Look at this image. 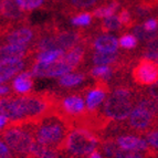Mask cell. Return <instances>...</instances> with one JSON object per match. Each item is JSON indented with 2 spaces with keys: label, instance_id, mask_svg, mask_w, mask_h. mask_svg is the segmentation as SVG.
Listing matches in <instances>:
<instances>
[{
  "label": "cell",
  "instance_id": "7c38bea8",
  "mask_svg": "<svg viewBox=\"0 0 158 158\" xmlns=\"http://www.w3.org/2000/svg\"><path fill=\"white\" fill-rule=\"evenodd\" d=\"M116 144L122 149L137 150V152L145 150V153L152 147L146 139H143L140 137L133 136V135H124V136L117 137Z\"/></svg>",
  "mask_w": 158,
  "mask_h": 158
},
{
  "label": "cell",
  "instance_id": "f35d334b",
  "mask_svg": "<svg viewBox=\"0 0 158 158\" xmlns=\"http://www.w3.org/2000/svg\"><path fill=\"white\" fill-rule=\"evenodd\" d=\"M8 117L6 115H3V114H0V129L5 128L6 126H7V124H8Z\"/></svg>",
  "mask_w": 158,
  "mask_h": 158
},
{
  "label": "cell",
  "instance_id": "ab89813d",
  "mask_svg": "<svg viewBox=\"0 0 158 158\" xmlns=\"http://www.w3.org/2000/svg\"><path fill=\"white\" fill-rule=\"evenodd\" d=\"M9 92V87L6 86V85H1L0 84V95H5Z\"/></svg>",
  "mask_w": 158,
  "mask_h": 158
},
{
  "label": "cell",
  "instance_id": "b9f144b4",
  "mask_svg": "<svg viewBox=\"0 0 158 158\" xmlns=\"http://www.w3.org/2000/svg\"><path fill=\"white\" fill-rule=\"evenodd\" d=\"M2 1H5V0H0V3H1V2H2Z\"/></svg>",
  "mask_w": 158,
  "mask_h": 158
},
{
  "label": "cell",
  "instance_id": "ffe728a7",
  "mask_svg": "<svg viewBox=\"0 0 158 158\" xmlns=\"http://www.w3.org/2000/svg\"><path fill=\"white\" fill-rule=\"evenodd\" d=\"M87 43H81L77 47L72 48L71 50H69L66 53H64V60L69 64H71L73 68H77L81 63L85 56V45Z\"/></svg>",
  "mask_w": 158,
  "mask_h": 158
},
{
  "label": "cell",
  "instance_id": "3957f363",
  "mask_svg": "<svg viewBox=\"0 0 158 158\" xmlns=\"http://www.w3.org/2000/svg\"><path fill=\"white\" fill-rule=\"evenodd\" d=\"M134 95L129 87H116L104 103V115L108 119L123 121L133 111Z\"/></svg>",
  "mask_w": 158,
  "mask_h": 158
},
{
  "label": "cell",
  "instance_id": "d590c367",
  "mask_svg": "<svg viewBox=\"0 0 158 158\" xmlns=\"http://www.w3.org/2000/svg\"><path fill=\"white\" fill-rule=\"evenodd\" d=\"M0 158H11L10 148L0 140Z\"/></svg>",
  "mask_w": 158,
  "mask_h": 158
},
{
  "label": "cell",
  "instance_id": "484cf974",
  "mask_svg": "<svg viewBox=\"0 0 158 158\" xmlns=\"http://www.w3.org/2000/svg\"><path fill=\"white\" fill-rule=\"evenodd\" d=\"M114 69L110 65H96L91 70V75L95 79H100L102 81H107L113 75Z\"/></svg>",
  "mask_w": 158,
  "mask_h": 158
},
{
  "label": "cell",
  "instance_id": "ba28073f",
  "mask_svg": "<svg viewBox=\"0 0 158 158\" xmlns=\"http://www.w3.org/2000/svg\"><path fill=\"white\" fill-rule=\"evenodd\" d=\"M59 108L62 115L65 116L72 125L73 117H77L84 113L85 103L80 95H69L62 100Z\"/></svg>",
  "mask_w": 158,
  "mask_h": 158
},
{
  "label": "cell",
  "instance_id": "6da1fadb",
  "mask_svg": "<svg viewBox=\"0 0 158 158\" xmlns=\"http://www.w3.org/2000/svg\"><path fill=\"white\" fill-rule=\"evenodd\" d=\"M70 129L71 124L60 113L59 107L54 113L44 116L37 123H33L35 140L43 145L52 146L60 150L62 149V145Z\"/></svg>",
  "mask_w": 158,
  "mask_h": 158
},
{
  "label": "cell",
  "instance_id": "836d02e7",
  "mask_svg": "<svg viewBox=\"0 0 158 158\" xmlns=\"http://www.w3.org/2000/svg\"><path fill=\"white\" fill-rule=\"evenodd\" d=\"M148 31H157L158 29V20L155 18H148L142 24Z\"/></svg>",
  "mask_w": 158,
  "mask_h": 158
},
{
  "label": "cell",
  "instance_id": "7bdbcfd3",
  "mask_svg": "<svg viewBox=\"0 0 158 158\" xmlns=\"http://www.w3.org/2000/svg\"><path fill=\"white\" fill-rule=\"evenodd\" d=\"M0 8H1V3H0Z\"/></svg>",
  "mask_w": 158,
  "mask_h": 158
},
{
  "label": "cell",
  "instance_id": "ee69618b",
  "mask_svg": "<svg viewBox=\"0 0 158 158\" xmlns=\"http://www.w3.org/2000/svg\"><path fill=\"white\" fill-rule=\"evenodd\" d=\"M54 1H56V0H54Z\"/></svg>",
  "mask_w": 158,
  "mask_h": 158
},
{
  "label": "cell",
  "instance_id": "cb8c5ba5",
  "mask_svg": "<svg viewBox=\"0 0 158 158\" xmlns=\"http://www.w3.org/2000/svg\"><path fill=\"white\" fill-rule=\"evenodd\" d=\"M85 75L82 73H66L60 77L59 84L64 87H72L84 81Z\"/></svg>",
  "mask_w": 158,
  "mask_h": 158
},
{
  "label": "cell",
  "instance_id": "7402d4cb",
  "mask_svg": "<svg viewBox=\"0 0 158 158\" xmlns=\"http://www.w3.org/2000/svg\"><path fill=\"white\" fill-rule=\"evenodd\" d=\"M63 56H64V50H62V49H53V50L39 52L35 61H37V63L50 64L60 60Z\"/></svg>",
  "mask_w": 158,
  "mask_h": 158
},
{
  "label": "cell",
  "instance_id": "e0dca14e",
  "mask_svg": "<svg viewBox=\"0 0 158 158\" xmlns=\"http://www.w3.org/2000/svg\"><path fill=\"white\" fill-rule=\"evenodd\" d=\"M98 2H100V0H66L63 5L62 11L71 16V15L77 13V11L92 8Z\"/></svg>",
  "mask_w": 158,
  "mask_h": 158
},
{
  "label": "cell",
  "instance_id": "f1b7e54d",
  "mask_svg": "<svg viewBox=\"0 0 158 158\" xmlns=\"http://www.w3.org/2000/svg\"><path fill=\"white\" fill-rule=\"evenodd\" d=\"M47 0H16V2L23 11H30L42 7Z\"/></svg>",
  "mask_w": 158,
  "mask_h": 158
},
{
  "label": "cell",
  "instance_id": "2e32d148",
  "mask_svg": "<svg viewBox=\"0 0 158 158\" xmlns=\"http://www.w3.org/2000/svg\"><path fill=\"white\" fill-rule=\"evenodd\" d=\"M118 40L111 34H102L98 35L93 41V47L95 50L101 52H117L118 49Z\"/></svg>",
  "mask_w": 158,
  "mask_h": 158
},
{
  "label": "cell",
  "instance_id": "603a6c76",
  "mask_svg": "<svg viewBox=\"0 0 158 158\" xmlns=\"http://www.w3.org/2000/svg\"><path fill=\"white\" fill-rule=\"evenodd\" d=\"M123 29V24L119 20L118 16H110L107 18H104L103 21L100 23V30L102 32H110V31H118Z\"/></svg>",
  "mask_w": 158,
  "mask_h": 158
},
{
  "label": "cell",
  "instance_id": "52a82bcc",
  "mask_svg": "<svg viewBox=\"0 0 158 158\" xmlns=\"http://www.w3.org/2000/svg\"><path fill=\"white\" fill-rule=\"evenodd\" d=\"M158 123L157 116L153 115L150 112L146 111L145 108L136 106L133 108L128 116V125L135 131L138 132H146V129L153 127Z\"/></svg>",
  "mask_w": 158,
  "mask_h": 158
},
{
  "label": "cell",
  "instance_id": "ac0fdd59",
  "mask_svg": "<svg viewBox=\"0 0 158 158\" xmlns=\"http://www.w3.org/2000/svg\"><path fill=\"white\" fill-rule=\"evenodd\" d=\"M121 54L117 52H101L95 51L93 53V63L95 65H111V64H119L125 63L124 61L119 62Z\"/></svg>",
  "mask_w": 158,
  "mask_h": 158
},
{
  "label": "cell",
  "instance_id": "9c48e42d",
  "mask_svg": "<svg viewBox=\"0 0 158 158\" xmlns=\"http://www.w3.org/2000/svg\"><path fill=\"white\" fill-rule=\"evenodd\" d=\"M39 34V29L34 30L29 27H20L19 29L11 30L5 33V41L8 44H18V45H27L35 39Z\"/></svg>",
  "mask_w": 158,
  "mask_h": 158
},
{
  "label": "cell",
  "instance_id": "8fae6325",
  "mask_svg": "<svg viewBox=\"0 0 158 158\" xmlns=\"http://www.w3.org/2000/svg\"><path fill=\"white\" fill-rule=\"evenodd\" d=\"M108 92V86L105 81H98L94 89L89 91L86 94V107L89 111H95L100 104L104 102L106 94Z\"/></svg>",
  "mask_w": 158,
  "mask_h": 158
},
{
  "label": "cell",
  "instance_id": "4dcf8cb0",
  "mask_svg": "<svg viewBox=\"0 0 158 158\" xmlns=\"http://www.w3.org/2000/svg\"><path fill=\"white\" fill-rule=\"evenodd\" d=\"M116 142H114L113 139H105L102 143V149L103 153L105 154L108 158H113L115 156L116 150L118 148H116Z\"/></svg>",
  "mask_w": 158,
  "mask_h": 158
},
{
  "label": "cell",
  "instance_id": "74e56055",
  "mask_svg": "<svg viewBox=\"0 0 158 158\" xmlns=\"http://www.w3.org/2000/svg\"><path fill=\"white\" fill-rule=\"evenodd\" d=\"M146 49L147 50H152L155 51V52H158V37L155 38L154 40L147 42V45H146Z\"/></svg>",
  "mask_w": 158,
  "mask_h": 158
},
{
  "label": "cell",
  "instance_id": "d4e9b609",
  "mask_svg": "<svg viewBox=\"0 0 158 158\" xmlns=\"http://www.w3.org/2000/svg\"><path fill=\"white\" fill-rule=\"evenodd\" d=\"M133 34L139 41L143 42H149L152 40H154L155 38L158 37V30L157 31H148L146 30L142 24H136L133 28Z\"/></svg>",
  "mask_w": 158,
  "mask_h": 158
},
{
  "label": "cell",
  "instance_id": "5bb4252c",
  "mask_svg": "<svg viewBox=\"0 0 158 158\" xmlns=\"http://www.w3.org/2000/svg\"><path fill=\"white\" fill-rule=\"evenodd\" d=\"M29 54V49L27 45L8 44L0 47V61L11 60V59H23Z\"/></svg>",
  "mask_w": 158,
  "mask_h": 158
},
{
  "label": "cell",
  "instance_id": "f546056e",
  "mask_svg": "<svg viewBox=\"0 0 158 158\" xmlns=\"http://www.w3.org/2000/svg\"><path fill=\"white\" fill-rule=\"evenodd\" d=\"M118 44L125 50H132L138 45V39L134 34H124L118 40Z\"/></svg>",
  "mask_w": 158,
  "mask_h": 158
},
{
  "label": "cell",
  "instance_id": "277c9868",
  "mask_svg": "<svg viewBox=\"0 0 158 158\" xmlns=\"http://www.w3.org/2000/svg\"><path fill=\"white\" fill-rule=\"evenodd\" d=\"M98 143V138L91 129L77 127L68 133L61 150H65L74 156H86L96 149Z\"/></svg>",
  "mask_w": 158,
  "mask_h": 158
},
{
  "label": "cell",
  "instance_id": "4316f807",
  "mask_svg": "<svg viewBox=\"0 0 158 158\" xmlns=\"http://www.w3.org/2000/svg\"><path fill=\"white\" fill-rule=\"evenodd\" d=\"M118 18H119V20H121L122 24H123V29L124 30L134 28L137 24V21L135 20V18L133 17L131 10H129L127 7H124V8L119 11Z\"/></svg>",
  "mask_w": 158,
  "mask_h": 158
},
{
  "label": "cell",
  "instance_id": "9a60e30c",
  "mask_svg": "<svg viewBox=\"0 0 158 158\" xmlns=\"http://www.w3.org/2000/svg\"><path fill=\"white\" fill-rule=\"evenodd\" d=\"M61 150L52 146L43 145L39 142H34L28 158H60Z\"/></svg>",
  "mask_w": 158,
  "mask_h": 158
},
{
  "label": "cell",
  "instance_id": "83f0119b",
  "mask_svg": "<svg viewBox=\"0 0 158 158\" xmlns=\"http://www.w3.org/2000/svg\"><path fill=\"white\" fill-rule=\"evenodd\" d=\"M93 15L90 12L80 13L71 19V24L74 27H89L92 23Z\"/></svg>",
  "mask_w": 158,
  "mask_h": 158
},
{
  "label": "cell",
  "instance_id": "7a4b0ae2",
  "mask_svg": "<svg viewBox=\"0 0 158 158\" xmlns=\"http://www.w3.org/2000/svg\"><path fill=\"white\" fill-rule=\"evenodd\" d=\"M1 137L11 150L16 154L29 156L35 138L33 123L24 121H11L1 132Z\"/></svg>",
  "mask_w": 158,
  "mask_h": 158
},
{
  "label": "cell",
  "instance_id": "e575fe53",
  "mask_svg": "<svg viewBox=\"0 0 158 158\" xmlns=\"http://www.w3.org/2000/svg\"><path fill=\"white\" fill-rule=\"evenodd\" d=\"M147 94L149 98H152L157 104V110H158V82L155 84L150 85L149 89L147 90Z\"/></svg>",
  "mask_w": 158,
  "mask_h": 158
},
{
  "label": "cell",
  "instance_id": "30bf717a",
  "mask_svg": "<svg viewBox=\"0 0 158 158\" xmlns=\"http://www.w3.org/2000/svg\"><path fill=\"white\" fill-rule=\"evenodd\" d=\"M0 114H3L11 121H22L23 110H22L20 96H10L0 100Z\"/></svg>",
  "mask_w": 158,
  "mask_h": 158
},
{
  "label": "cell",
  "instance_id": "d6986e66",
  "mask_svg": "<svg viewBox=\"0 0 158 158\" xmlns=\"http://www.w3.org/2000/svg\"><path fill=\"white\" fill-rule=\"evenodd\" d=\"M33 77L31 72H22L13 81V90L20 94H26L30 92L33 86L31 77Z\"/></svg>",
  "mask_w": 158,
  "mask_h": 158
},
{
  "label": "cell",
  "instance_id": "4fadbf2b",
  "mask_svg": "<svg viewBox=\"0 0 158 158\" xmlns=\"http://www.w3.org/2000/svg\"><path fill=\"white\" fill-rule=\"evenodd\" d=\"M24 68L22 59H11V60L0 61V84L7 82L9 79L21 71Z\"/></svg>",
  "mask_w": 158,
  "mask_h": 158
},
{
  "label": "cell",
  "instance_id": "8d00e7d4",
  "mask_svg": "<svg viewBox=\"0 0 158 158\" xmlns=\"http://www.w3.org/2000/svg\"><path fill=\"white\" fill-rule=\"evenodd\" d=\"M143 56H144V58L149 59V60L155 61V62H157L158 63V52H155V51L145 49V51L143 52Z\"/></svg>",
  "mask_w": 158,
  "mask_h": 158
},
{
  "label": "cell",
  "instance_id": "8992f818",
  "mask_svg": "<svg viewBox=\"0 0 158 158\" xmlns=\"http://www.w3.org/2000/svg\"><path fill=\"white\" fill-rule=\"evenodd\" d=\"M74 69L71 64H69L64 58L53 62L50 64H43V63H35L32 66V70L30 72L33 77H62L64 74L70 73L73 71Z\"/></svg>",
  "mask_w": 158,
  "mask_h": 158
},
{
  "label": "cell",
  "instance_id": "60d3db41",
  "mask_svg": "<svg viewBox=\"0 0 158 158\" xmlns=\"http://www.w3.org/2000/svg\"><path fill=\"white\" fill-rule=\"evenodd\" d=\"M90 158H103V157H102V155L98 153V152H95V150H94V152H93V153L90 155Z\"/></svg>",
  "mask_w": 158,
  "mask_h": 158
},
{
  "label": "cell",
  "instance_id": "1f68e13d",
  "mask_svg": "<svg viewBox=\"0 0 158 158\" xmlns=\"http://www.w3.org/2000/svg\"><path fill=\"white\" fill-rule=\"evenodd\" d=\"M115 158H144L140 153H138L137 150H127V149H122L118 148L115 153Z\"/></svg>",
  "mask_w": 158,
  "mask_h": 158
},
{
  "label": "cell",
  "instance_id": "5b68a950",
  "mask_svg": "<svg viewBox=\"0 0 158 158\" xmlns=\"http://www.w3.org/2000/svg\"><path fill=\"white\" fill-rule=\"evenodd\" d=\"M132 77L136 84L142 86L155 84L158 82V63L143 56L133 69Z\"/></svg>",
  "mask_w": 158,
  "mask_h": 158
},
{
  "label": "cell",
  "instance_id": "d6a6232c",
  "mask_svg": "<svg viewBox=\"0 0 158 158\" xmlns=\"http://www.w3.org/2000/svg\"><path fill=\"white\" fill-rule=\"evenodd\" d=\"M145 135V138L147 140V143L149 144L152 147L158 148V129H155V131H149V132H145L144 133Z\"/></svg>",
  "mask_w": 158,
  "mask_h": 158
},
{
  "label": "cell",
  "instance_id": "44dd1931",
  "mask_svg": "<svg viewBox=\"0 0 158 158\" xmlns=\"http://www.w3.org/2000/svg\"><path fill=\"white\" fill-rule=\"evenodd\" d=\"M119 8H121V2L118 0H110L108 3H106V5L100 6L98 8H95L93 10L92 15L93 17L98 19H104L110 16H113Z\"/></svg>",
  "mask_w": 158,
  "mask_h": 158
}]
</instances>
